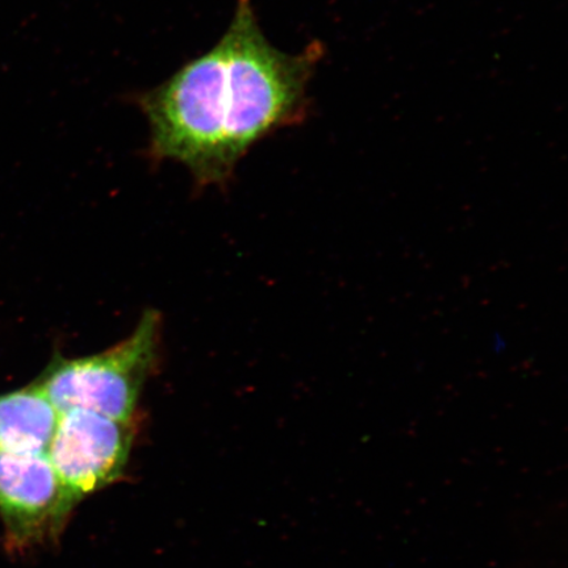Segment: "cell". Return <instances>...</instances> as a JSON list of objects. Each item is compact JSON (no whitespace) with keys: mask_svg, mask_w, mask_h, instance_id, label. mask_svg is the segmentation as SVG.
<instances>
[{"mask_svg":"<svg viewBox=\"0 0 568 568\" xmlns=\"http://www.w3.org/2000/svg\"><path fill=\"white\" fill-rule=\"evenodd\" d=\"M133 432L130 423L94 412L61 414L47 456L78 500L110 485L123 473Z\"/></svg>","mask_w":568,"mask_h":568,"instance_id":"277c9868","label":"cell"},{"mask_svg":"<svg viewBox=\"0 0 568 568\" xmlns=\"http://www.w3.org/2000/svg\"><path fill=\"white\" fill-rule=\"evenodd\" d=\"M59 418L38 383L0 396V453L47 454Z\"/></svg>","mask_w":568,"mask_h":568,"instance_id":"5b68a950","label":"cell"},{"mask_svg":"<svg viewBox=\"0 0 568 568\" xmlns=\"http://www.w3.org/2000/svg\"><path fill=\"white\" fill-rule=\"evenodd\" d=\"M77 501L47 454L0 453V517L12 548L54 537Z\"/></svg>","mask_w":568,"mask_h":568,"instance_id":"3957f363","label":"cell"},{"mask_svg":"<svg viewBox=\"0 0 568 568\" xmlns=\"http://www.w3.org/2000/svg\"><path fill=\"white\" fill-rule=\"evenodd\" d=\"M160 322L155 312H148L132 335L111 349L55 358L38 386L60 415L80 409L130 423L141 390L159 365Z\"/></svg>","mask_w":568,"mask_h":568,"instance_id":"7a4b0ae2","label":"cell"},{"mask_svg":"<svg viewBox=\"0 0 568 568\" xmlns=\"http://www.w3.org/2000/svg\"><path fill=\"white\" fill-rule=\"evenodd\" d=\"M324 48L276 49L253 0H237L229 30L158 88L133 95L148 120L149 158L176 161L201 184L229 181L261 140L307 116V88Z\"/></svg>","mask_w":568,"mask_h":568,"instance_id":"6da1fadb","label":"cell"}]
</instances>
